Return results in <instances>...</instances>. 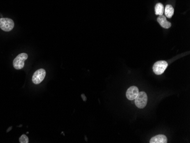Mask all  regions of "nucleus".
<instances>
[{
  "mask_svg": "<svg viewBox=\"0 0 190 143\" xmlns=\"http://www.w3.org/2000/svg\"><path fill=\"white\" fill-rule=\"evenodd\" d=\"M14 23L12 19L8 18L0 19V28L5 31H10L14 28Z\"/></svg>",
  "mask_w": 190,
  "mask_h": 143,
  "instance_id": "3",
  "label": "nucleus"
},
{
  "mask_svg": "<svg viewBox=\"0 0 190 143\" xmlns=\"http://www.w3.org/2000/svg\"><path fill=\"white\" fill-rule=\"evenodd\" d=\"M150 143H167V139L163 135H158L152 137L150 140Z\"/></svg>",
  "mask_w": 190,
  "mask_h": 143,
  "instance_id": "8",
  "label": "nucleus"
},
{
  "mask_svg": "<svg viewBox=\"0 0 190 143\" xmlns=\"http://www.w3.org/2000/svg\"><path fill=\"white\" fill-rule=\"evenodd\" d=\"M19 141L20 143H28V137L25 135H22V136L19 139Z\"/></svg>",
  "mask_w": 190,
  "mask_h": 143,
  "instance_id": "11",
  "label": "nucleus"
},
{
  "mask_svg": "<svg viewBox=\"0 0 190 143\" xmlns=\"http://www.w3.org/2000/svg\"><path fill=\"white\" fill-rule=\"evenodd\" d=\"M174 12V10L173 7L171 5H167L165 10V16L168 19H170L172 18V16H173Z\"/></svg>",
  "mask_w": 190,
  "mask_h": 143,
  "instance_id": "9",
  "label": "nucleus"
},
{
  "mask_svg": "<svg viewBox=\"0 0 190 143\" xmlns=\"http://www.w3.org/2000/svg\"><path fill=\"white\" fill-rule=\"evenodd\" d=\"M139 93L138 88L136 86H131L129 87L126 91V96L128 99L133 100L136 99Z\"/></svg>",
  "mask_w": 190,
  "mask_h": 143,
  "instance_id": "6",
  "label": "nucleus"
},
{
  "mask_svg": "<svg viewBox=\"0 0 190 143\" xmlns=\"http://www.w3.org/2000/svg\"><path fill=\"white\" fill-rule=\"evenodd\" d=\"M147 96L146 93L142 91L139 92L137 97L135 99V104L138 108L143 109L146 106Z\"/></svg>",
  "mask_w": 190,
  "mask_h": 143,
  "instance_id": "2",
  "label": "nucleus"
},
{
  "mask_svg": "<svg viewBox=\"0 0 190 143\" xmlns=\"http://www.w3.org/2000/svg\"><path fill=\"white\" fill-rule=\"evenodd\" d=\"M157 21L159 23V25H161L163 28H170L172 26V24L167 21L166 17L164 15L159 16V17L157 18Z\"/></svg>",
  "mask_w": 190,
  "mask_h": 143,
  "instance_id": "7",
  "label": "nucleus"
},
{
  "mask_svg": "<svg viewBox=\"0 0 190 143\" xmlns=\"http://www.w3.org/2000/svg\"><path fill=\"white\" fill-rule=\"evenodd\" d=\"M46 72L44 69H39L35 72L32 77V81L35 84H40L46 77Z\"/></svg>",
  "mask_w": 190,
  "mask_h": 143,
  "instance_id": "5",
  "label": "nucleus"
},
{
  "mask_svg": "<svg viewBox=\"0 0 190 143\" xmlns=\"http://www.w3.org/2000/svg\"><path fill=\"white\" fill-rule=\"evenodd\" d=\"M28 56L26 53H21L16 56L13 61V66L16 70L22 69L25 65V61L28 59Z\"/></svg>",
  "mask_w": 190,
  "mask_h": 143,
  "instance_id": "1",
  "label": "nucleus"
},
{
  "mask_svg": "<svg viewBox=\"0 0 190 143\" xmlns=\"http://www.w3.org/2000/svg\"><path fill=\"white\" fill-rule=\"evenodd\" d=\"M155 13L156 15L161 16L164 13V7L161 3H158L156 4L155 6Z\"/></svg>",
  "mask_w": 190,
  "mask_h": 143,
  "instance_id": "10",
  "label": "nucleus"
},
{
  "mask_svg": "<svg viewBox=\"0 0 190 143\" xmlns=\"http://www.w3.org/2000/svg\"><path fill=\"white\" fill-rule=\"evenodd\" d=\"M81 97H82V98L84 99V101H85V100H86V98L85 97V95H84V94H83V95H81Z\"/></svg>",
  "mask_w": 190,
  "mask_h": 143,
  "instance_id": "12",
  "label": "nucleus"
},
{
  "mask_svg": "<svg viewBox=\"0 0 190 143\" xmlns=\"http://www.w3.org/2000/svg\"><path fill=\"white\" fill-rule=\"evenodd\" d=\"M168 66V63L165 61H159L154 63L153 70L156 75H161L165 71Z\"/></svg>",
  "mask_w": 190,
  "mask_h": 143,
  "instance_id": "4",
  "label": "nucleus"
}]
</instances>
